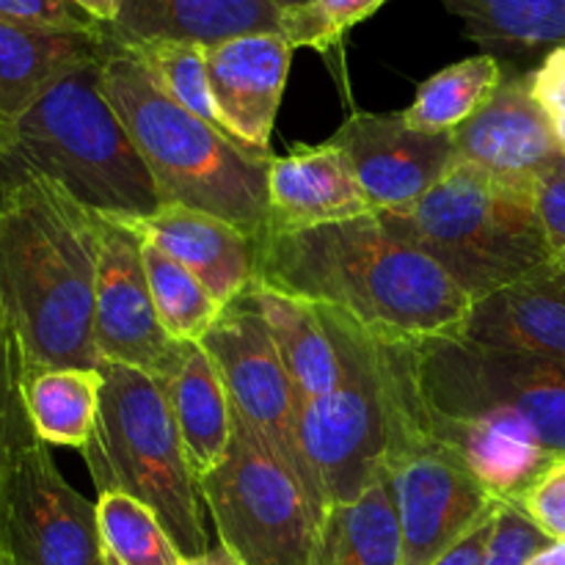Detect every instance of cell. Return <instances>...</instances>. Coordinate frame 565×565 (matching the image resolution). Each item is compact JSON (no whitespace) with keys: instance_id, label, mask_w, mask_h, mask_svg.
<instances>
[{"instance_id":"6da1fadb","label":"cell","mask_w":565,"mask_h":565,"mask_svg":"<svg viewBox=\"0 0 565 565\" xmlns=\"http://www.w3.org/2000/svg\"><path fill=\"white\" fill-rule=\"evenodd\" d=\"M254 287L331 309L384 345L458 340L475 301L375 213L254 243Z\"/></svg>"},{"instance_id":"7a4b0ae2","label":"cell","mask_w":565,"mask_h":565,"mask_svg":"<svg viewBox=\"0 0 565 565\" xmlns=\"http://www.w3.org/2000/svg\"><path fill=\"white\" fill-rule=\"evenodd\" d=\"M97 268L99 213L42 177L0 191V309L28 370L103 367Z\"/></svg>"},{"instance_id":"3957f363","label":"cell","mask_w":565,"mask_h":565,"mask_svg":"<svg viewBox=\"0 0 565 565\" xmlns=\"http://www.w3.org/2000/svg\"><path fill=\"white\" fill-rule=\"evenodd\" d=\"M103 58L72 70L31 108L0 125V191L42 177L94 213L116 218H143L163 204L105 97Z\"/></svg>"},{"instance_id":"277c9868","label":"cell","mask_w":565,"mask_h":565,"mask_svg":"<svg viewBox=\"0 0 565 565\" xmlns=\"http://www.w3.org/2000/svg\"><path fill=\"white\" fill-rule=\"evenodd\" d=\"M103 92L141 152L160 202L215 215L254 243L263 237L274 154L235 141L166 97L141 64L110 39L103 58Z\"/></svg>"},{"instance_id":"5b68a950","label":"cell","mask_w":565,"mask_h":565,"mask_svg":"<svg viewBox=\"0 0 565 565\" xmlns=\"http://www.w3.org/2000/svg\"><path fill=\"white\" fill-rule=\"evenodd\" d=\"M375 215L392 235L434 259L475 303L555 268L535 207V182L452 163L423 199Z\"/></svg>"},{"instance_id":"8992f818","label":"cell","mask_w":565,"mask_h":565,"mask_svg":"<svg viewBox=\"0 0 565 565\" xmlns=\"http://www.w3.org/2000/svg\"><path fill=\"white\" fill-rule=\"evenodd\" d=\"M320 309L340 340L345 375L329 395L301 408L298 441L315 491L329 511L356 500L386 472L392 450L412 423V408L408 345H384L351 320Z\"/></svg>"},{"instance_id":"52a82bcc","label":"cell","mask_w":565,"mask_h":565,"mask_svg":"<svg viewBox=\"0 0 565 565\" xmlns=\"http://www.w3.org/2000/svg\"><path fill=\"white\" fill-rule=\"evenodd\" d=\"M103 392L86 467L97 494L136 497L160 519L185 561L207 555L199 480L188 463L169 392L160 381L125 364L103 362Z\"/></svg>"},{"instance_id":"ba28073f","label":"cell","mask_w":565,"mask_h":565,"mask_svg":"<svg viewBox=\"0 0 565 565\" xmlns=\"http://www.w3.org/2000/svg\"><path fill=\"white\" fill-rule=\"evenodd\" d=\"M199 494L237 565H312L320 516L296 469L232 408V436Z\"/></svg>"},{"instance_id":"9c48e42d","label":"cell","mask_w":565,"mask_h":565,"mask_svg":"<svg viewBox=\"0 0 565 565\" xmlns=\"http://www.w3.org/2000/svg\"><path fill=\"white\" fill-rule=\"evenodd\" d=\"M414 392L441 417L502 412L533 425L555 456H565V362L491 351L467 340L408 345Z\"/></svg>"},{"instance_id":"30bf717a","label":"cell","mask_w":565,"mask_h":565,"mask_svg":"<svg viewBox=\"0 0 565 565\" xmlns=\"http://www.w3.org/2000/svg\"><path fill=\"white\" fill-rule=\"evenodd\" d=\"M0 550L14 565H110L97 502L66 483L39 436L14 452L0 483Z\"/></svg>"},{"instance_id":"8fae6325","label":"cell","mask_w":565,"mask_h":565,"mask_svg":"<svg viewBox=\"0 0 565 565\" xmlns=\"http://www.w3.org/2000/svg\"><path fill=\"white\" fill-rule=\"evenodd\" d=\"M202 348L210 353L221 381H224L232 408L246 423H252L296 469L320 522H323L326 508L315 491L312 475H309L301 441H298L301 397L281 362L279 348H276L274 334H270L252 290L226 303L224 312L218 315L213 329L202 340Z\"/></svg>"},{"instance_id":"7c38bea8","label":"cell","mask_w":565,"mask_h":565,"mask_svg":"<svg viewBox=\"0 0 565 565\" xmlns=\"http://www.w3.org/2000/svg\"><path fill=\"white\" fill-rule=\"evenodd\" d=\"M386 478L401 519L403 565H434L502 508L467 463L428 434L386 461Z\"/></svg>"},{"instance_id":"4fadbf2b","label":"cell","mask_w":565,"mask_h":565,"mask_svg":"<svg viewBox=\"0 0 565 565\" xmlns=\"http://www.w3.org/2000/svg\"><path fill=\"white\" fill-rule=\"evenodd\" d=\"M94 345L103 362L141 370L169 384L188 345L166 334L143 268V237L125 218L99 213V268L94 298Z\"/></svg>"},{"instance_id":"5bb4252c","label":"cell","mask_w":565,"mask_h":565,"mask_svg":"<svg viewBox=\"0 0 565 565\" xmlns=\"http://www.w3.org/2000/svg\"><path fill=\"white\" fill-rule=\"evenodd\" d=\"M351 163L373 213L401 210L423 199L456 163L452 132L430 136L406 125L401 114H356L331 138Z\"/></svg>"},{"instance_id":"9a60e30c","label":"cell","mask_w":565,"mask_h":565,"mask_svg":"<svg viewBox=\"0 0 565 565\" xmlns=\"http://www.w3.org/2000/svg\"><path fill=\"white\" fill-rule=\"evenodd\" d=\"M456 163L513 182H535L563 154L530 72L502 77L494 97L452 132Z\"/></svg>"},{"instance_id":"2e32d148","label":"cell","mask_w":565,"mask_h":565,"mask_svg":"<svg viewBox=\"0 0 565 565\" xmlns=\"http://www.w3.org/2000/svg\"><path fill=\"white\" fill-rule=\"evenodd\" d=\"M218 127L235 141L268 152L290 75L292 44L281 33H246L204 47Z\"/></svg>"},{"instance_id":"e0dca14e","label":"cell","mask_w":565,"mask_h":565,"mask_svg":"<svg viewBox=\"0 0 565 565\" xmlns=\"http://www.w3.org/2000/svg\"><path fill=\"white\" fill-rule=\"evenodd\" d=\"M412 373V370H408ZM412 406L419 428L439 445L450 447L500 502H516L561 456L550 450L533 425L502 412L441 417L419 403L412 381Z\"/></svg>"},{"instance_id":"ac0fdd59","label":"cell","mask_w":565,"mask_h":565,"mask_svg":"<svg viewBox=\"0 0 565 565\" xmlns=\"http://www.w3.org/2000/svg\"><path fill=\"white\" fill-rule=\"evenodd\" d=\"M373 213L345 154L331 141L270 160L265 232H303ZM263 232V235H265Z\"/></svg>"},{"instance_id":"d6986e66","label":"cell","mask_w":565,"mask_h":565,"mask_svg":"<svg viewBox=\"0 0 565 565\" xmlns=\"http://www.w3.org/2000/svg\"><path fill=\"white\" fill-rule=\"evenodd\" d=\"M125 221L191 270L221 307L254 287V241L237 226L185 204H160L152 215Z\"/></svg>"},{"instance_id":"ffe728a7","label":"cell","mask_w":565,"mask_h":565,"mask_svg":"<svg viewBox=\"0 0 565 565\" xmlns=\"http://www.w3.org/2000/svg\"><path fill=\"white\" fill-rule=\"evenodd\" d=\"M276 0H119L105 31L116 42H188L213 47L246 33H281Z\"/></svg>"},{"instance_id":"44dd1931","label":"cell","mask_w":565,"mask_h":565,"mask_svg":"<svg viewBox=\"0 0 565 565\" xmlns=\"http://www.w3.org/2000/svg\"><path fill=\"white\" fill-rule=\"evenodd\" d=\"M458 340L565 362V270L546 268L478 301Z\"/></svg>"},{"instance_id":"7402d4cb","label":"cell","mask_w":565,"mask_h":565,"mask_svg":"<svg viewBox=\"0 0 565 565\" xmlns=\"http://www.w3.org/2000/svg\"><path fill=\"white\" fill-rule=\"evenodd\" d=\"M105 33H50L0 22V125L31 108L72 70L103 58Z\"/></svg>"},{"instance_id":"603a6c76","label":"cell","mask_w":565,"mask_h":565,"mask_svg":"<svg viewBox=\"0 0 565 565\" xmlns=\"http://www.w3.org/2000/svg\"><path fill=\"white\" fill-rule=\"evenodd\" d=\"M252 292L296 384L301 408L329 395L345 375V359L323 309L265 287H252Z\"/></svg>"},{"instance_id":"cb8c5ba5","label":"cell","mask_w":565,"mask_h":565,"mask_svg":"<svg viewBox=\"0 0 565 565\" xmlns=\"http://www.w3.org/2000/svg\"><path fill=\"white\" fill-rule=\"evenodd\" d=\"M312 565H403V535L386 472L356 500L326 511Z\"/></svg>"},{"instance_id":"d4e9b609","label":"cell","mask_w":565,"mask_h":565,"mask_svg":"<svg viewBox=\"0 0 565 565\" xmlns=\"http://www.w3.org/2000/svg\"><path fill=\"white\" fill-rule=\"evenodd\" d=\"M171 412L193 475L218 467L232 436V403L213 359L202 345H188L180 373L166 384Z\"/></svg>"},{"instance_id":"484cf974","label":"cell","mask_w":565,"mask_h":565,"mask_svg":"<svg viewBox=\"0 0 565 565\" xmlns=\"http://www.w3.org/2000/svg\"><path fill=\"white\" fill-rule=\"evenodd\" d=\"M489 55H550L565 44V0H441Z\"/></svg>"},{"instance_id":"4316f807","label":"cell","mask_w":565,"mask_h":565,"mask_svg":"<svg viewBox=\"0 0 565 565\" xmlns=\"http://www.w3.org/2000/svg\"><path fill=\"white\" fill-rule=\"evenodd\" d=\"M103 373L92 367H39L22 375V397L44 445L86 450L99 412Z\"/></svg>"},{"instance_id":"83f0119b","label":"cell","mask_w":565,"mask_h":565,"mask_svg":"<svg viewBox=\"0 0 565 565\" xmlns=\"http://www.w3.org/2000/svg\"><path fill=\"white\" fill-rule=\"evenodd\" d=\"M502 77L505 70L500 58L489 53L445 66L417 88L414 103L403 110V119L408 127L430 136L456 132L494 97Z\"/></svg>"},{"instance_id":"f1b7e54d","label":"cell","mask_w":565,"mask_h":565,"mask_svg":"<svg viewBox=\"0 0 565 565\" xmlns=\"http://www.w3.org/2000/svg\"><path fill=\"white\" fill-rule=\"evenodd\" d=\"M143 268L166 334L180 345H202L224 307L191 270L149 241H143Z\"/></svg>"},{"instance_id":"f546056e","label":"cell","mask_w":565,"mask_h":565,"mask_svg":"<svg viewBox=\"0 0 565 565\" xmlns=\"http://www.w3.org/2000/svg\"><path fill=\"white\" fill-rule=\"evenodd\" d=\"M99 533L110 565H182L185 557L160 519L136 497L103 491L97 500Z\"/></svg>"},{"instance_id":"4dcf8cb0","label":"cell","mask_w":565,"mask_h":565,"mask_svg":"<svg viewBox=\"0 0 565 565\" xmlns=\"http://www.w3.org/2000/svg\"><path fill=\"white\" fill-rule=\"evenodd\" d=\"M110 42L130 53L166 97L218 127L213 97H210L204 47L188 42H116V39Z\"/></svg>"},{"instance_id":"1f68e13d","label":"cell","mask_w":565,"mask_h":565,"mask_svg":"<svg viewBox=\"0 0 565 565\" xmlns=\"http://www.w3.org/2000/svg\"><path fill=\"white\" fill-rule=\"evenodd\" d=\"M386 0H307L296 9H285L281 36L298 47H312L329 55L340 47L345 33L373 17Z\"/></svg>"},{"instance_id":"d6a6232c","label":"cell","mask_w":565,"mask_h":565,"mask_svg":"<svg viewBox=\"0 0 565 565\" xmlns=\"http://www.w3.org/2000/svg\"><path fill=\"white\" fill-rule=\"evenodd\" d=\"M22 375H25V359H22L20 342L11 331L9 342L0 353V483H3L14 452L31 436H36L31 417H28L25 397H22Z\"/></svg>"},{"instance_id":"836d02e7","label":"cell","mask_w":565,"mask_h":565,"mask_svg":"<svg viewBox=\"0 0 565 565\" xmlns=\"http://www.w3.org/2000/svg\"><path fill=\"white\" fill-rule=\"evenodd\" d=\"M0 22L50 33H105L108 28L77 0H0Z\"/></svg>"},{"instance_id":"e575fe53","label":"cell","mask_w":565,"mask_h":565,"mask_svg":"<svg viewBox=\"0 0 565 565\" xmlns=\"http://www.w3.org/2000/svg\"><path fill=\"white\" fill-rule=\"evenodd\" d=\"M555 541L546 539L516 505L505 502L497 513L494 533H491L489 550H486L480 565H527Z\"/></svg>"},{"instance_id":"d590c367","label":"cell","mask_w":565,"mask_h":565,"mask_svg":"<svg viewBox=\"0 0 565 565\" xmlns=\"http://www.w3.org/2000/svg\"><path fill=\"white\" fill-rule=\"evenodd\" d=\"M513 505L555 544H565V456L557 458Z\"/></svg>"},{"instance_id":"8d00e7d4","label":"cell","mask_w":565,"mask_h":565,"mask_svg":"<svg viewBox=\"0 0 565 565\" xmlns=\"http://www.w3.org/2000/svg\"><path fill=\"white\" fill-rule=\"evenodd\" d=\"M535 207L552 265L565 270V154L535 180Z\"/></svg>"},{"instance_id":"74e56055","label":"cell","mask_w":565,"mask_h":565,"mask_svg":"<svg viewBox=\"0 0 565 565\" xmlns=\"http://www.w3.org/2000/svg\"><path fill=\"white\" fill-rule=\"evenodd\" d=\"M533 75V94L544 114L550 116V125L555 130L557 143L565 154V44L552 50Z\"/></svg>"},{"instance_id":"f35d334b","label":"cell","mask_w":565,"mask_h":565,"mask_svg":"<svg viewBox=\"0 0 565 565\" xmlns=\"http://www.w3.org/2000/svg\"><path fill=\"white\" fill-rule=\"evenodd\" d=\"M502 505H505V502H502ZM497 513H500V511H497ZM497 513L491 519H486L480 527H475L472 533H469L467 539L461 541V544L452 546V550L447 552V555H441L434 565H480V561H483V555H486V550H489L491 533H494Z\"/></svg>"},{"instance_id":"ab89813d","label":"cell","mask_w":565,"mask_h":565,"mask_svg":"<svg viewBox=\"0 0 565 565\" xmlns=\"http://www.w3.org/2000/svg\"><path fill=\"white\" fill-rule=\"evenodd\" d=\"M77 3H81L88 14L97 17L103 25H110V22L116 20V14H119V0H77Z\"/></svg>"},{"instance_id":"60d3db41","label":"cell","mask_w":565,"mask_h":565,"mask_svg":"<svg viewBox=\"0 0 565 565\" xmlns=\"http://www.w3.org/2000/svg\"><path fill=\"white\" fill-rule=\"evenodd\" d=\"M182 565H237L235 557L230 555V552L224 550V546H213V550L207 552V555L202 557H193V561H185Z\"/></svg>"},{"instance_id":"b9f144b4","label":"cell","mask_w":565,"mask_h":565,"mask_svg":"<svg viewBox=\"0 0 565 565\" xmlns=\"http://www.w3.org/2000/svg\"><path fill=\"white\" fill-rule=\"evenodd\" d=\"M527 565H565V544H550L541 550Z\"/></svg>"},{"instance_id":"7bdbcfd3","label":"cell","mask_w":565,"mask_h":565,"mask_svg":"<svg viewBox=\"0 0 565 565\" xmlns=\"http://www.w3.org/2000/svg\"><path fill=\"white\" fill-rule=\"evenodd\" d=\"M9 337H11V329H9V326H6L3 309H0V353H3V348H6V342H9Z\"/></svg>"},{"instance_id":"ee69618b","label":"cell","mask_w":565,"mask_h":565,"mask_svg":"<svg viewBox=\"0 0 565 565\" xmlns=\"http://www.w3.org/2000/svg\"><path fill=\"white\" fill-rule=\"evenodd\" d=\"M276 3H279L281 9H296V6H303L307 0H276Z\"/></svg>"},{"instance_id":"f6af8a7d","label":"cell","mask_w":565,"mask_h":565,"mask_svg":"<svg viewBox=\"0 0 565 565\" xmlns=\"http://www.w3.org/2000/svg\"><path fill=\"white\" fill-rule=\"evenodd\" d=\"M0 565H14V563H11V557H9V555H6V552H3V550H0Z\"/></svg>"}]
</instances>
